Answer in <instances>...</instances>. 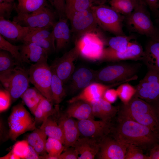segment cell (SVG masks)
Returning <instances> with one entry per match:
<instances>
[{"instance_id":"9","label":"cell","mask_w":159,"mask_h":159,"mask_svg":"<svg viewBox=\"0 0 159 159\" xmlns=\"http://www.w3.org/2000/svg\"><path fill=\"white\" fill-rule=\"evenodd\" d=\"M57 17L55 10L48 5L35 13L17 14L12 21L23 26L52 29Z\"/></svg>"},{"instance_id":"24","label":"cell","mask_w":159,"mask_h":159,"mask_svg":"<svg viewBox=\"0 0 159 159\" xmlns=\"http://www.w3.org/2000/svg\"><path fill=\"white\" fill-rule=\"evenodd\" d=\"M68 20L67 18L59 19L52 27L56 52L64 48L69 42L71 34L68 24Z\"/></svg>"},{"instance_id":"42","label":"cell","mask_w":159,"mask_h":159,"mask_svg":"<svg viewBox=\"0 0 159 159\" xmlns=\"http://www.w3.org/2000/svg\"><path fill=\"white\" fill-rule=\"evenodd\" d=\"M29 145L26 140L18 141L14 145L12 151L20 159H25L28 152Z\"/></svg>"},{"instance_id":"27","label":"cell","mask_w":159,"mask_h":159,"mask_svg":"<svg viewBox=\"0 0 159 159\" xmlns=\"http://www.w3.org/2000/svg\"><path fill=\"white\" fill-rule=\"evenodd\" d=\"M144 51L142 61L148 69L159 72V41L150 39Z\"/></svg>"},{"instance_id":"2","label":"cell","mask_w":159,"mask_h":159,"mask_svg":"<svg viewBox=\"0 0 159 159\" xmlns=\"http://www.w3.org/2000/svg\"><path fill=\"white\" fill-rule=\"evenodd\" d=\"M119 109L132 119L149 128L159 137V123L150 103L135 95Z\"/></svg>"},{"instance_id":"15","label":"cell","mask_w":159,"mask_h":159,"mask_svg":"<svg viewBox=\"0 0 159 159\" xmlns=\"http://www.w3.org/2000/svg\"><path fill=\"white\" fill-rule=\"evenodd\" d=\"M107 135L99 141V159H125L127 145Z\"/></svg>"},{"instance_id":"33","label":"cell","mask_w":159,"mask_h":159,"mask_svg":"<svg viewBox=\"0 0 159 159\" xmlns=\"http://www.w3.org/2000/svg\"><path fill=\"white\" fill-rule=\"evenodd\" d=\"M52 75L51 89L53 102L58 105L65 97L66 93L64 86V84L63 82L55 71L52 69Z\"/></svg>"},{"instance_id":"1","label":"cell","mask_w":159,"mask_h":159,"mask_svg":"<svg viewBox=\"0 0 159 159\" xmlns=\"http://www.w3.org/2000/svg\"><path fill=\"white\" fill-rule=\"evenodd\" d=\"M118 113L117 125L112 131L114 138L143 149L151 148L159 143L157 135L149 128L135 121L120 109Z\"/></svg>"},{"instance_id":"50","label":"cell","mask_w":159,"mask_h":159,"mask_svg":"<svg viewBox=\"0 0 159 159\" xmlns=\"http://www.w3.org/2000/svg\"><path fill=\"white\" fill-rule=\"evenodd\" d=\"M41 159V156L39 155L32 146L29 145V151L25 159Z\"/></svg>"},{"instance_id":"45","label":"cell","mask_w":159,"mask_h":159,"mask_svg":"<svg viewBox=\"0 0 159 159\" xmlns=\"http://www.w3.org/2000/svg\"><path fill=\"white\" fill-rule=\"evenodd\" d=\"M11 98L9 92L5 89H1L0 91V112L7 110L9 107Z\"/></svg>"},{"instance_id":"16","label":"cell","mask_w":159,"mask_h":159,"mask_svg":"<svg viewBox=\"0 0 159 159\" xmlns=\"http://www.w3.org/2000/svg\"><path fill=\"white\" fill-rule=\"evenodd\" d=\"M88 33L77 42L80 54L90 60H99L104 49V43L98 37H89Z\"/></svg>"},{"instance_id":"22","label":"cell","mask_w":159,"mask_h":159,"mask_svg":"<svg viewBox=\"0 0 159 159\" xmlns=\"http://www.w3.org/2000/svg\"><path fill=\"white\" fill-rule=\"evenodd\" d=\"M22 42L20 51L24 62L31 64V62L36 63L47 61L49 54L44 49L32 42Z\"/></svg>"},{"instance_id":"8","label":"cell","mask_w":159,"mask_h":159,"mask_svg":"<svg viewBox=\"0 0 159 159\" xmlns=\"http://www.w3.org/2000/svg\"><path fill=\"white\" fill-rule=\"evenodd\" d=\"M30 82L45 98L53 102L51 85L52 71L47 61L31 64L29 69Z\"/></svg>"},{"instance_id":"13","label":"cell","mask_w":159,"mask_h":159,"mask_svg":"<svg viewBox=\"0 0 159 159\" xmlns=\"http://www.w3.org/2000/svg\"><path fill=\"white\" fill-rule=\"evenodd\" d=\"M144 55L142 46L134 41L131 42L127 49L123 52L116 51L109 47L104 48L99 60L114 62L127 60L142 61Z\"/></svg>"},{"instance_id":"10","label":"cell","mask_w":159,"mask_h":159,"mask_svg":"<svg viewBox=\"0 0 159 159\" xmlns=\"http://www.w3.org/2000/svg\"><path fill=\"white\" fill-rule=\"evenodd\" d=\"M69 20L71 23V34L75 42L85 34L95 31L99 26L91 8L76 12Z\"/></svg>"},{"instance_id":"6","label":"cell","mask_w":159,"mask_h":159,"mask_svg":"<svg viewBox=\"0 0 159 159\" xmlns=\"http://www.w3.org/2000/svg\"><path fill=\"white\" fill-rule=\"evenodd\" d=\"M91 8L98 25L103 29L115 36L126 35L122 28L125 16L118 13L111 6L104 4L93 5Z\"/></svg>"},{"instance_id":"55","label":"cell","mask_w":159,"mask_h":159,"mask_svg":"<svg viewBox=\"0 0 159 159\" xmlns=\"http://www.w3.org/2000/svg\"><path fill=\"white\" fill-rule=\"evenodd\" d=\"M158 19H159L158 21H159V17H158ZM157 29H158V30L159 31V28H157Z\"/></svg>"},{"instance_id":"40","label":"cell","mask_w":159,"mask_h":159,"mask_svg":"<svg viewBox=\"0 0 159 159\" xmlns=\"http://www.w3.org/2000/svg\"><path fill=\"white\" fill-rule=\"evenodd\" d=\"M59 140L48 137L46 144V151L49 154L59 155L65 149V147Z\"/></svg>"},{"instance_id":"38","label":"cell","mask_w":159,"mask_h":159,"mask_svg":"<svg viewBox=\"0 0 159 159\" xmlns=\"http://www.w3.org/2000/svg\"><path fill=\"white\" fill-rule=\"evenodd\" d=\"M116 90L118 97L123 104H126L130 102L136 91L135 87L127 82L120 84Z\"/></svg>"},{"instance_id":"26","label":"cell","mask_w":159,"mask_h":159,"mask_svg":"<svg viewBox=\"0 0 159 159\" xmlns=\"http://www.w3.org/2000/svg\"><path fill=\"white\" fill-rule=\"evenodd\" d=\"M69 104L65 112L69 116L79 120L95 119L90 103L78 100Z\"/></svg>"},{"instance_id":"23","label":"cell","mask_w":159,"mask_h":159,"mask_svg":"<svg viewBox=\"0 0 159 159\" xmlns=\"http://www.w3.org/2000/svg\"><path fill=\"white\" fill-rule=\"evenodd\" d=\"M74 147L78 153V159H94L99 151V141L92 138L80 137Z\"/></svg>"},{"instance_id":"52","label":"cell","mask_w":159,"mask_h":159,"mask_svg":"<svg viewBox=\"0 0 159 159\" xmlns=\"http://www.w3.org/2000/svg\"><path fill=\"white\" fill-rule=\"evenodd\" d=\"M0 159H20V158L13 152L12 150L5 156L1 157Z\"/></svg>"},{"instance_id":"36","label":"cell","mask_w":159,"mask_h":159,"mask_svg":"<svg viewBox=\"0 0 159 159\" xmlns=\"http://www.w3.org/2000/svg\"><path fill=\"white\" fill-rule=\"evenodd\" d=\"M135 38L133 35L116 36L110 38L107 42L109 47L117 52H123L127 49L131 40Z\"/></svg>"},{"instance_id":"34","label":"cell","mask_w":159,"mask_h":159,"mask_svg":"<svg viewBox=\"0 0 159 159\" xmlns=\"http://www.w3.org/2000/svg\"><path fill=\"white\" fill-rule=\"evenodd\" d=\"M90 0H65V14L69 20L75 13L91 8Z\"/></svg>"},{"instance_id":"44","label":"cell","mask_w":159,"mask_h":159,"mask_svg":"<svg viewBox=\"0 0 159 159\" xmlns=\"http://www.w3.org/2000/svg\"><path fill=\"white\" fill-rule=\"evenodd\" d=\"M54 8L59 19L67 18L65 14V0H47Z\"/></svg>"},{"instance_id":"20","label":"cell","mask_w":159,"mask_h":159,"mask_svg":"<svg viewBox=\"0 0 159 159\" xmlns=\"http://www.w3.org/2000/svg\"><path fill=\"white\" fill-rule=\"evenodd\" d=\"M117 83L106 85L99 83H92L82 90L78 95L70 99L69 103L78 100H82L89 103L102 97L105 91L110 87L120 85Z\"/></svg>"},{"instance_id":"14","label":"cell","mask_w":159,"mask_h":159,"mask_svg":"<svg viewBox=\"0 0 159 159\" xmlns=\"http://www.w3.org/2000/svg\"><path fill=\"white\" fill-rule=\"evenodd\" d=\"M80 54L77 42L75 46L62 57L56 59L50 66L64 84L69 80L74 70V61Z\"/></svg>"},{"instance_id":"29","label":"cell","mask_w":159,"mask_h":159,"mask_svg":"<svg viewBox=\"0 0 159 159\" xmlns=\"http://www.w3.org/2000/svg\"><path fill=\"white\" fill-rule=\"evenodd\" d=\"M15 11L17 14H30L37 12L49 5L47 0H18Z\"/></svg>"},{"instance_id":"21","label":"cell","mask_w":159,"mask_h":159,"mask_svg":"<svg viewBox=\"0 0 159 159\" xmlns=\"http://www.w3.org/2000/svg\"><path fill=\"white\" fill-rule=\"evenodd\" d=\"M96 76L95 72L86 67H81L74 71L69 79L71 92L74 93L83 90L92 83Z\"/></svg>"},{"instance_id":"28","label":"cell","mask_w":159,"mask_h":159,"mask_svg":"<svg viewBox=\"0 0 159 159\" xmlns=\"http://www.w3.org/2000/svg\"><path fill=\"white\" fill-rule=\"evenodd\" d=\"M47 136L44 129L40 127L36 128L27 136L26 140L40 155L46 154L45 148Z\"/></svg>"},{"instance_id":"35","label":"cell","mask_w":159,"mask_h":159,"mask_svg":"<svg viewBox=\"0 0 159 159\" xmlns=\"http://www.w3.org/2000/svg\"><path fill=\"white\" fill-rule=\"evenodd\" d=\"M137 0H111V7L119 14L127 16L134 10Z\"/></svg>"},{"instance_id":"57","label":"cell","mask_w":159,"mask_h":159,"mask_svg":"<svg viewBox=\"0 0 159 159\" xmlns=\"http://www.w3.org/2000/svg\"><path fill=\"white\" fill-rule=\"evenodd\" d=\"M159 138H158V140H159Z\"/></svg>"},{"instance_id":"25","label":"cell","mask_w":159,"mask_h":159,"mask_svg":"<svg viewBox=\"0 0 159 159\" xmlns=\"http://www.w3.org/2000/svg\"><path fill=\"white\" fill-rule=\"evenodd\" d=\"M94 117L100 120L111 122L118 113L119 107L112 105L111 103L101 98L90 103Z\"/></svg>"},{"instance_id":"43","label":"cell","mask_w":159,"mask_h":159,"mask_svg":"<svg viewBox=\"0 0 159 159\" xmlns=\"http://www.w3.org/2000/svg\"><path fill=\"white\" fill-rule=\"evenodd\" d=\"M16 5L14 2H9L0 0V16L9 19L11 17L12 11L15 10Z\"/></svg>"},{"instance_id":"4","label":"cell","mask_w":159,"mask_h":159,"mask_svg":"<svg viewBox=\"0 0 159 159\" xmlns=\"http://www.w3.org/2000/svg\"><path fill=\"white\" fill-rule=\"evenodd\" d=\"M117 62L104 67L96 73V80L103 84H113L137 79L136 74L141 67L140 64Z\"/></svg>"},{"instance_id":"11","label":"cell","mask_w":159,"mask_h":159,"mask_svg":"<svg viewBox=\"0 0 159 159\" xmlns=\"http://www.w3.org/2000/svg\"><path fill=\"white\" fill-rule=\"evenodd\" d=\"M135 96L149 103L159 98V72L151 69L135 87Z\"/></svg>"},{"instance_id":"39","label":"cell","mask_w":159,"mask_h":159,"mask_svg":"<svg viewBox=\"0 0 159 159\" xmlns=\"http://www.w3.org/2000/svg\"><path fill=\"white\" fill-rule=\"evenodd\" d=\"M8 52L1 50L0 51V72L14 68L21 65Z\"/></svg>"},{"instance_id":"5","label":"cell","mask_w":159,"mask_h":159,"mask_svg":"<svg viewBox=\"0 0 159 159\" xmlns=\"http://www.w3.org/2000/svg\"><path fill=\"white\" fill-rule=\"evenodd\" d=\"M1 82L10 93L12 101L21 97L29 88L30 82L29 69L20 65L0 72Z\"/></svg>"},{"instance_id":"7","label":"cell","mask_w":159,"mask_h":159,"mask_svg":"<svg viewBox=\"0 0 159 159\" xmlns=\"http://www.w3.org/2000/svg\"><path fill=\"white\" fill-rule=\"evenodd\" d=\"M9 137L15 140L20 135L36 128V122L21 104L14 106L8 118Z\"/></svg>"},{"instance_id":"37","label":"cell","mask_w":159,"mask_h":159,"mask_svg":"<svg viewBox=\"0 0 159 159\" xmlns=\"http://www.w3.org/2000/svg\"><path fill=\"white\" fill-rule=\"evenodd\" d=\"M20 46L11 44L0 34V50L8 52L18 62L22 64L24 62L20 51Z\"/></svg>"},{"instance_id":"3","label":"cell","mask_w":159,"mask_h":159,"mask_svg":"<svg viewBox=\"0 0 159 159\" xmlns=\"http://www.w3.org/2000/svg\"><path fill=\"white\" fill-rule=\"evenodd\" d=\"M147 5L143 0H137L134 9L129 15L125 16L127 24L132 31L159 41V31L154 25Z\"/></svg>"},{"instance_id":"17","label":"cell","mask_w":159,"mask_h":159,"mask_svg":"<svg viewBox=\"0 0 159 159\" xmlns=\"http://www.w3.org/2000/svg\"><path fill=\"white\" fill-rule=\"evenodd\" d=\"M39 29L23 26L0 16V34L10 41L22 42L29 33Z\"/></svg>"},{"instance_id":"47","label":"cell","mask_w":159,"mask_h":159,"mask_svg":"<svg viewBox=\"0 0 159 159\" xmlns=\"http://www.w3.org/2000/svg\"><path fill=\"white\" fill-rule=\"evenodd\" d=\"M118 97L116 90L109 88L105 91L102 97L107 102L112 103L116 101Z\"/></svg>"},{"instance_id":"32","label":"cell","mask_w":159,"mask_h":159,"mask_svg":"<svg viewBox=\"0 0 159 159\" xmlns=\"http://www.w3.org/2000/svg\"><path fill=\"white\" fill-rule=\"evenodd\" d=\"M55 111L52 102L43 96L34 114L36 123H42L44 120L52 115Z\"/></svg>"},{"instance_id":"12","label":"cell","mask_w":159,"mask_h":159,"mask_svg":"<svg viewBox=\"0 0 159 159\" xmlns=\"http://www.w3.org/2000/svg\"><path fill=\"white\" fill-rule=\"evenodd\" d=\"M78 127L80 136L92 138L99 141L112 132L111 122L94 119L78 120Z\"/></svg>"},{"instance_id":"53","label":"cell","mask_w":159,"mask_h":159,"mask_svg":"<svg viewBox=\"0 0 159 159\" xmlns=\"http://www.w3.org/2000/svg\"><path fill=\"white\" fill-rule=\"evenodd\" d=\"M93 5H99L104 4L107 0H90Z\"/></svg>"},{"instance_id":"51","label":"cell","mask_w":159,"mask_h":159,"mask_svg":"<svg viewBox=\"0 0 159 159\" xmlns=\"http://www.w3.org/2000/svg\"><path fill=\"white\" fill-rule=\"evenodd\" d=\"M149 103L153 108L159 123V98L155 101Z\"/></svg>"},{"instance_id":"58","label":"cell","mask_w":159,"mask_h":159,"mask_svg":"<svg viewBox=\"0 0 159 159\" xmlns=\"http://www.w3.org/2000/svg\"></svg>"},{"instance_id":"46","label":"cell","mask_w":159,"mask_h":159,"mask_svg":"<svg viewBox=\"0 0 159 159\" xmlns=\"http://www.w3.org/2000/svg\"><path fill=\"white\" fill-rule=\"evenodd\" d=\"M64 150V151L59 155V159H78V153L74 147L67 148Z\"/></svg>"},{"instance_id":"56","label":"cell","mask_w":159,"mask_h":159,"mask_svg":"<svg viewBox=\"0 0 159 159\" xmlns=\"http://www.w3.org/2000/svg\"><path fill=\"white\" fill-rule=\"evenodd\" d=\"M159 5V0H158Z\"/></svg>"},{"instance_id":"41","label":"cell","mask_w":159,"mask_h":159,"mask_svg":"<svg viewBox=\"0 0 159 159\" xmlns=\"http://www.w3.org/2000/svg\"><path fill=\"white\" fill-rule=\"evenodd\" d=\"M127 145L125 159H148V155L144 154L142 148L133 144Z\"/></svg>"},{"instance_id":"48","label":"cell","mask_w":159,"mask_h":159,"mask_svg":"<svg viewBox=\"0 0 159 159\" xmlns=\"http://www.w3.org/2000/svg\"><path fill=\"white\" fill-rule=\"evenodd\" d=\"M146 4L152 13L158 18L159 16L158 0H145Z\"/></svg>"},{"instance_id":"18","label":"cell","mask_w":159,"mask_h":159,"mask_svg":"<svg viewBox=\"0 0 159 159\" xmlns=\"http://www.w3.org/2000/svg\"><path fill=\"white\" fill-rule=\"evenodd\" d=\"M52 29H37L29 33L22 42H29L35 43L45 50L49 54L55 51V40Z\"/></svg>"},{"instance_id":"30","label":"cell","mask_w":159,"mask_h":159,"mask_svg":"<svg viewBox=\"0 0 159 159\" xmlns=\"http://www.w3.org/2000/svg\"><path fill=\"white\" fill-rule=\"evenodd\" d=\"M50 117L44 120L40 127L44 129L47 136L58 140L64 145V138L62 129L56 121Z\"/></svg>"},{"instance_id":"54","label":"cell","mask_w":159,"mask_h":159,"mask_svg":"<svg viewBox=\"0 0 159 159\" xmlns=\"http://www.w3.org/2000/svg\"><path fill=\"white\" fill-rule=\"evenodd\" d=\"M5 1L9 2H14V0H4Z\"/></svg>"},{"instance_id":"19","label":"cell","mask_w":159,"mask_h":159,"mask_svg":"<svg viewBox=\"0 0 159 159\" xmlns=\"http://www.w3.org/2000/svg\"><path fill=\"white\" fill-rule=\"evenodd\" d=\"M58 122L63 131L65 149L74 147L80 136L77 121L64 113L61 115Z\"/></svg>"},{"instance_id":"31","label":"cell","mask_w":159,"mask_h":159,"mask_svg":"<svg viewBox=\"0 0 159 159\" xmlns=\"http://www.w3.org/2000/svg\"><path fill=\"white\" fill-rule=\"evenodd\" d=\"M43 96L41 93L34 87L28 88L21 97L31 112L34 115Z\"/></svg>"},{"instance_id":"49","label":"cell","mask_w":159,"mask_h":159,"mask_svg":"<svg viewBox=\"0 0 159 159\" xmlns=\"http://www.w3.org/2000/svg\"><path fill=\"white\" fill-rule=\"evenodd\" d=\"M148 159H159V144H154L150 149Z\"/></svg>"}]
</instances>
